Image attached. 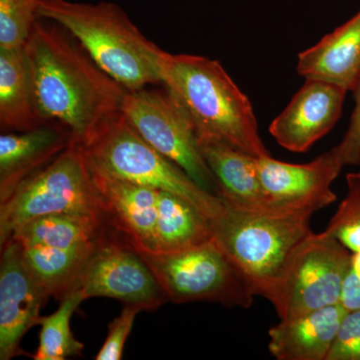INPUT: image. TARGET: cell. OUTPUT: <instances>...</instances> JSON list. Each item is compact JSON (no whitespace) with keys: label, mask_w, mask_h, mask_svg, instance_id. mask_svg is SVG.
Instances as JSON below:
<instances>
[{"label":"cell","mask_w":360,"mask_h":360,"mask_svg":"<svg viewBox=\"0 0 360 360\" xmlns=\"http://www.w3.org/2000/svg\"><path fill=\"white\" fill-rule=\"evenodd\" d=\"M72 137L58 123L49 122L23 132L0 135V202L28 177L60 155Z\"/></svg>","instance_id":"obj_15"},{"label":"cell","mask_w":360,"mask_h":360,"mask_svg":"<svg viewBox=\"0 0 360 360\" xmlns=\"http://www.w3.org/2000/svg\"><path fill=\"white\" fill-rule=\"evenodd\" d=\"M213 238L212 220L176 194L158 191L156 252H174L202 245Z\"/></svg>","instance_id":"obj_22"},{"label":"cell","mask_w":360,"mask_h":360,"mask_svg":"<svg viewBox=\"0 0 360 360\" xmlns=\"http://www.w3.org/2000/svg\"><path fill=\"white\" fill-rule=\"evenodd\" d=\"M103 243L70 248L20 245L21 255L35 283L49 297L61 302L72 291L80 290L90 258Z\"/></svg>","instance_id":"obj_21"},{"label":"cell","mask_w":360,"mask_h":360,"mask_svg":"<svg viewBox=\"0 0 360 360\" xmlns=\"http://www.w3.org/2000/svg\"><path fill=\"white\" fill-rule=\"evenodd\" d=\"M0 248V359L9 360L25 354L21 340L39 324L40 309L51 297L26 269L18 241Z\"/></svg>","instance_id":"obj_12"},{"label":"cell","mask_w":360,"mask_h":360,"mask_svg":"<svg viewBox=\"0 0 360 360\" xmlns=\"http://www.w3.org/2000/svg\"><path fill=\"white\" fill-rule=\"evenodd\" d=\"M33 89L25 46L0 49V129L23 132L45 124Z\"/></svg>","instance_id":"obj_20"},{"label":"cell","mask_w":360,"mask_h":360,"mask_svg":"<svg viewBox=\"0 0 360 360\" xmlns=\"http://www.w3.org/2000/svg\"><path fill=\"white\" fill-rule=\"evenodd\" d=\"M40 18L58 23L99 68L127 91L161 84L162 49L146 39L112 2L44 0Z\"/></svg>","instance_id":"obj_3"},{"label":"cell","mask_w":360,"mask_h":360,"mask_svg":"<svg viewBox=\"0 0 360 360\" xmlns=\"http://www.w3.org/2000/svg\"><path fill=\"white\" fill-rule=\"evenodd\" d=\"M141 310L131 305L124 309L108 326V335L103 347L97 352L96 360H120L122 359L125 342L134 328L136 315Z\"/></svg>","instance_id":"obj_26"},{"label":"cell","mask_w":360,"mask_h":360,"mask_svg":"<svg viewBox=\"0 0 360 360\" xmlns=\"http://www.w3.org/2000/svg\"><path fill=\"white\" fill-rule=\"evenodd\" d=\"M137 251L155 274L168 302L250 309L257 296L250 277L213 238L174 252Z\"/></svg>","instance_id":"obj_7"},{"label":"cell","mask_w":360,"mask_h":360,"mask_svg":"<svg viewBox=\"0 0 360 360\" xmlns=\"http://www.w3.org/2000/svg\"><path fill=\"white\" fill-rule=\"evenodd\" d=\"M82 302L84 297L82 290L72 291L61 300L56 312L40 317L39 345L33 359L65 360L82 356L85 347L73 335L70 321Z\"/></svg>","instance_id":"obj_23"},{"label":"cell","mask_w":360,"mask_h":360,"mask_svg":"<svg viewBox=\"0 0 360 360\" xmlns=\"http://www.w3.org/2000/svg\"><path fill=\"white\" fill-rule=\"evenodd\" d=\"M80 146L89 167L97 172L176 194L212 221L221 212V198L201 188L179 165L149 146L122 112L101 125Z\"/></svg>","instance_id":"obj_5"},{"label":"cell","mask_w":360,"mask_h":360,"mask_svg":"<svg viewBox=\"0 0 360 360\" xmlns=\"http://www.w3.org/2000/svg\"><path fill=\"white\" fill-rule=\"evenodd\" d=\"M258 174L271 205L305 208L317 212L335 202L331 184L345 165L336 148L311 162L293 165L271 158L257 160Z\"/></svg>","instance_id":"obj_11"},{"label":"cell","mask_w":360,"mask_h":360,"mask_svg":"<svg viewBox=\"0 0 360 360\" xmlns=\"http://www.w3.org/2000/svg\"><path fill=\"white\" fill-rule=\"evenodd\" d=\"M161 84L193 123L198 139L226 142L255 158L269 156L252 104L214 59L163 51Z\"/></svg>","instance_id":"obj_2"},{"label":"cell","mask_w":360,"mask_h":360,"mask_svg":"<svg viewBox=\"0 0 360 360\" xmlns=\"http://www.w3.org/2000/svg\"><path fill=\"white\" fill-rule=\"evenodd\" d=\"M355 106L347 134L335 148L345 165H360V77L354 89Z\"/></svg>","instance_id":"obj_28"},{"label":"cell","mask_w":360,"mask_h":360,"mask_svg":"<svg viewBox=\"0 0 360 360\" xmlns=\"http://www.w3.org/2000/svg\"><path fill=\"white\" fill-rule=\"evenodd\" d=\"M68 212L106 215L84 149L75 142L0 202V246L33 219Z\"/></svg>","instance_id":"obj_6"},{"label":"cell","mask_w":360,"mask_h":360,"mask_svg":"<svg viewBox=\"0 0 360 360\" xmlns=\"http://www.w3.org/2000/svg\"><path fill=\"white\" fill-rule=\"evenodd\" d=\"M44 0H0V49L25 46Z\"/></svg>","instance_id":"obj_24"},{"label":"cell","mask_w":360,"mask_h":360,"mask_svg":"<svg viewBox=\"0 0 360 360\" xmlns=\"http://www.w3.org/2000/svg\"><path fill=\"white\" fill-rule=\"evenodd\" d=\"M347 195L323 232L354 253L360 251V172L347 174Z\"/></svg>","instance_id":"obj_25"},{"label":"cell","mask_w":360,"mask_h":360,"mask_svg":"<svg viewBox=\"0 0 360 360\" xmlns=\"http://www.w3.org/2000/svg\"><path fill=\"white\" fill-rule=\"evenodd\" d=\"M39 18L25 45L35 99L45 122L68 129L84 146L122 112L127 90L104 72L58 23Z\"/></svg>","instance_id":"obj_1"},{"label":"cell","mask_w":360,"mask_h":360,"mask_svg":"<svg viewBox=\"0 0 360 360\" xmlns=\"http://www.w3.org/2000/svg\"><path fill=\"white\" fill-rule=\"evenodd\" d=\"M347 309L341 303L281 319L269 330L277 360H326Z\"/></svg>","instance_id":"obj_16"},{"label":"cell","mask_w":360,"mask_h":360,"mask_svg":"<svg viewBox=\"0 0 360 360\" xmlns=\"http://www.w3.org/2000/svg\"><path fill=\"white\" fill-rule=\"evenodd\" d=\"M84 300L108 297L146 311L167 302L153 270L122 238L104 241L94 251L80 285Z\"/></svg>","instance_id":"obj_10"},{"label":"cell","mask_w":360,"mask_h":360,"mask_svg":"<svg viewBox=\"0 0 360 360\" xmlns=\"http://www.w3.org/2000/svg\"><path fill=\"white\" fill-rule=\"evenodd\" d=\"M198 141L221 200L245 207L271 205L260 181L258 158L217 139H200Z\"/></svg>","instance_id":"obj_18"},{"label":"cell","mask_w":360,"mask_h":360,"mask_svg":"<svg viewBox=\"0 0 360 360\" xmlns=\"http://www.w3.org/2000/svg\"><path fill=\"white\" fill-rule=\"evenodd\" d=\"M326 360H360V309L347 310Z\"/></svg>","instance_id":"obj_27"},{"label":"cell","mask_w":360,"mask_h":360,"mask_svg":"<svg viewBox=\"0 0 360 360\" xmlns=\"http://www.w3.org/2000/svg\"><path fill=\"white\" fill-rule=\"evenodd\" d=\"M347 94V90L329 82L305 79L302 89L270 124V134L281 148L307 153L335 127Z\"/></svg>","instance_id":"obj_13"},{"label":"cell","mask_w":360,"mask_h":360,"mask_svg":"<svg viewBox=\"0 0 360 360\" xmlns=\"http://www.w3.org/2000/svg\"><path fill=\"white\" fill-rule=\"evenodd\" d=\"M315 212L277 205L245 207L222 200L212 221L213 238L265 295L296 246L312 233Z\"/></svg>","instance_id":"obj_4"},{"label":"cell","mask_w":360,"mask_h":360,"mask_svg":"<svg viewBox=\"0 0 360 360\" xmlns=\"http://www.w3.org/2000/svg\"><path fill=\"white\" fill-rule=\"evenodd\" d=\"M340 303L347 310L360 309V251L352 253Z\"/></svg>","instance_id":"obj_29"},{"label":"cell","mask_w":360,"mask_h":360,"mask_svg":"<svg viewBox=\"0 0 360 360\" xmlns=\"http://www.w3.org/2000/svg\"><path fill=\"white\" fill-rule=\"evenodd\" d=\"M122 112L149 146L179 165L201 188L219 196L193 123L167 89L127 92Z\"/></svg>","instance_id":"obj_9"},{"label":"cell","mask_w":360,"mask_h":360,"mask_svg":"<svg viewBox=\"0 0 360 360\" xmlns=\"http://www.w3.org/2000/svg\"><path fill=\"white\" fill-rule=\"evenodd\" d=\"M90 170L115 231L135 250L155 251L160 191Z\"/></svg>","instance_id":"obj_14"},{"label":"cell","mask_w":360,"mask_h":360,"mask_svg":"<svg viewBox=\"0 0 360 360\" xmlns=\"http://www.w3.org/2000/svg\"><path fill=\"white\" fill-rule=\"evenodd\" d=\"M116 238L122 236L108 215L68 212L33 219L14 232L11 239L22 246L70 248Z\"/></svg>","instance_id":"obj_19"},{"label":"cell","mask_w":360,"mask_h":360,"mask_svg":"<svg viewBox=\"0 0 360 360\" xmlns=\"http://www.w3.org/2000/svg\"><path fill=\"white\" fill-rule=\"evenodd\" d=\"M297 72L352 91L360 77V11L335 32L298 54Z\"/></svg>","instance_id":"obj_17"},{"label":"cell","mask_w":360,"mask_h":360,"mask_svg":"<svg viewBox=\"0 0 360 360\" xmlns=\"http://www.w3.org/2000/svg\"><path fill=\"white\" fill-rule=\"evenodd\" d=\"M352 253L323 231L312 232L291 252L264 297L279 319L340 303Z\"/></svg>","instance_id":"obj_8"}]
</instances>
